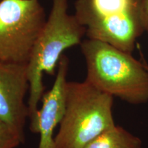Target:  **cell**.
<instances>
[{"label": "cell", "instance_id": "obj_1", "mask_svg": "<svg viewBox=\"0 0 148 148\" xmlns=\"http://www.w3.org/2000/svg\"><path fill=\"white\" fill-rule=\"evenodd\" d=\"M84 34V27L74 14L68 13V0H52L50 13L35 42L27 63V106L31 132L38 133V104L45 94L43 73L54 75L64 51L80 45Z\"/></svg>", "mask_w": 148, "mask_h": 148}, {"label": "cell", "instance_id": "obj_2", "mask_svg": "<svg viewBox=\"0 0 148 148\" xmlns=\"http://www.w3.org/2000/svg\"><path fill=\"white\" fill-rule=\"evenodd\" d=\"M80 47L86 64L85 80L130 104L148 102V69L132 53L89 38Z\"/></svg>", "mask_w": 148, "mask_h": 148}, {"label": "cell", "instance_id": "obj_3", "mask_svg": "<svg viewBox=\"0 0 148 148\" xmlns=\"http://www.w3.org/2000/svg\"><path fill=\"white\" fill-rule=\"evenodd\" d=\"M113 98L86 80L66 82L64 111L55 136V148H84L114 126Z\"/></svg>", "mask_w": 148, "mask_h": 148}, {"label": "cell", "instance_id": "obj_4", "mask_svg": "<svg viewBox=\"0 0 148 148\" xmlns=\"http://www.w3.org/2000/svg\"><path fill=\"white\" fill-rule=\"evenodd\" d=\"M75 15L89 39L132 53L145 31L140 0H76Z\"/></svg>", "mask_w": 148, "mask_h": 148}, {"label": "cell", "instance_id": "obj_5", "mask_svg": "<svg viewBox=\"0 0 148 148\" xmlns=\"http://www.w3.org/2000/svg\"><path fill=\"white\" fill-rule=\"evenodd\" d=\"M46 20L40 0H0V60L28 63Z\"/></svg>", "mask_w": 148, "mask_h": 148}, {"label": "cell", "instance_id": "obj_6", "mask_svg": "<svg viewBox=\"0 0 148 148\" xmlns=\"http://www.w3.org/2000/svg\"><path fill=\"white\" fill-rule=\"evenodd\" d=\"M29 89L27 64L0 60V120L16 131L25 140L28 106L25 98Z\"/></svg>", "mask_w": 148, "mask_h": 148}, {"label": "cell", "instance_id": "obj_7", "mask_svg": "<svg viewBox=\"0 0 148 148\" xmlns=\"http://www.w3.org/2000/svg\"><path fill=\"white\" fill-rule=\"evenodd\" d=\"M68 68L69 59L63 54L58 62L52 87L44 94L41 100L42 106L38 114V134H40V140L38 148H55L53 133L64 114Z\"/></svg>", "mask_w": 148, "mask_h": 148}, {"label": "cell", "instance_id": "obj_8", "mask_svg": "<svg viewBox=\"0 0 148 148\" xmlns=\"http://www.w3.org/2000/svg\"><path fill=\"white\" fill-rule=\"evenodd\" d=\"M84 148H143V143L138 136L115 125L97 136Z\"/></svg>", "mask_w": 148, "mask_h": 148}, {"label": "cell", "instance_id": "obj_9", "mask_svg": "<svg viewBox=\"0 0 148 148\" xmlns=\"http://www.w3.org/2000/svg\"><path fill=\"white\" fill-rule=\"evenodd\" d=\"M24 142L16 131L0 120V148H16Z\"/></svg>", "mask_w": 148, "mask_h": 148}, {"label": "cell", "instance_id": "obj_10", "mask_svg": "<svg viewBox=\"0 0 148 148\" xmlns=\"http://www.w3.org/2000/svg\"><path fill=\"white\" fill-rule=\"evenodd\" d=\"M145 30L148 32V0H140Z\"/></svg>", "mask_w": 148, "mask_h": 148}]
</instances>
